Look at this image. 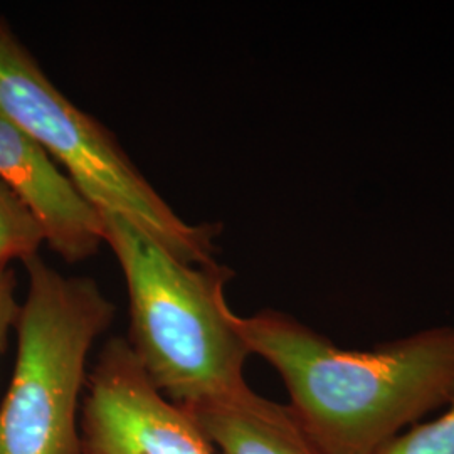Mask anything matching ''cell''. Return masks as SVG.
Wrapping results in <instances>:
<instances>
[{"label": "cell", "instance_id": "obj_1", "mask_svg": "<svg viewBox=\"0 0 454 454\" xmlns=\"http://www.w3.org/2000/svg\"><path fill=\"white\" fill-rule=\"evenodd\" d=\"M251 356L290 395L293 418L322 454H379L454 395V325L372 348H343L292 315L234 313Z\"/></svg>", "mask_w": 454, "mask_h": 454}, {"label": "cell", "instance_id": "obj_5", "mask_svg": "<svg viewBox=\"0 0 454 454\" xmlns=\"http://www.w3.org/2000/svg\"><path fill=\"white\" fill-rule=\"evenodd\" d=\"M88 386L82 454H215L191 418L152 384L129 341L105 345Z\"/></svg>", "mask_w": 454, "mask_h": 454}, {"label": "cell", "instance_id": "obj_9", "mask_svg": "<svg viewBox=\"0 0 454 454\" xmlns=\"http://www.w3.org/2000/svg\"><path fill=\"white\" fill-rule=\"evenodd\" d=\"M379 454H454V395L438 414L411 427Z\"/></svg>", "mask_w": 454, "mask_h": 454}, {"label": "cell", "instance_id": "obj_4", "mask_svg": "<svg viewBox=\"0 0 454 454\" xmlns=\"http://www.w3.org/2000/svg\"><path fill=\"white\" fill-rule=\"evenodd\" d=\"M17 317V356L0 404V454H82L76 424L88 354L116 307L97 281L65 276L37 254Z\"/></svg>", "mask_w": 454, "mask_h": 454}, {"label": "cell", "instance_id": "obj_8", "mask_svg": "<svg viewBox=\"0 0 454 454\" xmlns=\"http://www.w3.org/2000/svg\"><path fill=\"white\" fill-rule=\"evenodd\" d=\"M44 234L33 214L0 180V271L39 254Z\"/></svg>", "mask_w": 454, "mask_h": 454}, {"label": "cell", "instance_id": "obj_7", "mask_svg": "<svg viewBox=\"0 0 454 454\" xmlns=\"http://www.w3.org/2000/svg\"><path fill=\"white\" fill-rule=\"evenodd\" d=\"M179 407L219 454H322L293 418L290 407L251 387Z\"/></svg>", "mask_w": 454, "mask_h": 454}, {"label": "cell", "instance_id": "obj_3", "mask_svg": "<svg viewBox=\"0 0 454 454\" xmlns=\"http://www.w3.org/2000/svg\"><path fill=\"white\" fill-rule=\"evenodd\" d=\"M0 116L31 135L99 212L142 229L185 264L214 261L217 223L184 221L97 118L52 84L33 54L0 20Z\"/></svg>", "mask_w": 454, "mask_h": 454}, {"label": "cell", "instance_id": "obj_10", "mask_svg": "<svg viewBox=\"0 0 454 454\" xmlns=\"http://www.w3.org/2000/svg\"><path fill=\"white\" fill-rule=\"evenodd\" d=\"M20 305L16 300V273L12 268L0 271V357L7 347L9 333L16 328Z\"/></svg>", "mask_w": 454, "mask_h": 454}, {"label": "cell", "instance_id": "obj_2", "mask_svg": "<svg viewBox=\"0 0 454 454\" xmlns=\"http://www.w3.org/2000/svg\"><path fill=\"white\" fill-rule=\"evenodd\" d=\"M99 214L127 281L129 343L152 384L176 406L249 389L251 352L226 300L234 273L215 261L185 264L125 217Z\"/></svg>", "mask_w": 454, "mask_h": 454}, {"label": "cell", "instance_id": "obj_6", "mask_svg": "<svg viewBox=\"0 0 454 454\" xmlns=\"http://www.w3.org/2000/svg\"><path fill=\"white\" fill-rule=\"evenodd\" d=\"M0 180L33 214L44 243L67 264L95 256L106 244L97 207L31 135L0 116Z\"/></svg>", "mask_w": 454, "mask_h": 454}]
</instances>
